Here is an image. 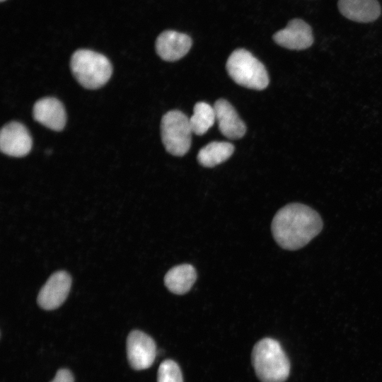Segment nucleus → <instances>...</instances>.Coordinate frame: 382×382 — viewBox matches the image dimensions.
<instances>
[{
	"mask_svg": "<svg viewBox=\"0 0 382 382\" xmlns=\"http://www.w3.org/2000/svg\"><path fill=\"white\" fill-rule=\"evenodd\" d=\"M320 214L308 205L293 202L279 209L271 224L272 236L283 249L296 250L306 245L322 231Z\"/></svg>",
	"mask_w": 382,
	"mask_h": 382,
	"instance_id": "nucleus-1",
	"label": "nucleus"
},
{
	"mask_svg": "<svg viewBox=\"0 0 382 382\" xmlns=\"http://www.w3.org/2000/svg\"><path fill=\"white\" fill-rule=\"evenodd\" d=\"M252 364L262 382H284L290 363L279 342L266 337L258 341L252 352Z\"/></svg>",
	"mask_w": 382,
	"mask_h": 382,
	"instance_id": "nucleus-2",
	"label": "nucleus"
},
{
	"mask_svg": "<svg viewBox=\"0 0 382 382\" xmlns=\"http://www.w3.org/2000/svg\"><path fill=\"white\" fill-rule=\"evenodd\" d=\"M70 67L77 81L88 89H96L105 85L112 71L111 63L105 56L83 49L72 54Z\"/></svg>",
	"mask_w": 382,
	"mask_h": 382,
	"instance_id": "nucleus-3",
	"label": "nucleus"
},
{
	"mask_svg": "<svg viewBox=\"0 0 382 382\" xmlns=\"http://www.w3.org/2000/svg\"><path fill=\"white\" fill-rule=\"evenodd\" d=\"M226 68L230 77L241 86L260 91L269 84L263 64L245 49L234 50L227 59Z\"/></svg>",
	"mask_w": 382,
	"mask_h": 382,
	"instance_id": "nucleus-4",
	"label": "nucleus"
},
{
	"mask_svg": "<svg viewBox=\"0 0 382 382\" xmlns=\"http://www.w3.org/2000/svg\"><path fill=\"white\" fill-rule=\"evenodd\" d=\"M161 139L166 150L176 156L186 154L191 146L192 130L190 119L181 111L170 110L162 117Z\"/></svg>",
	"mask_w": 382,
	"mask_h": 382,
	"instance_id": "nucleus-5",
	"label": "nucleus"
},
{
	"mask_svg": "<svg viewBox=\"0 0 382 382\" xmlns=\"http://www.w3.org/2000/svg\"><path fill=\"white\" fill-rule=\"evenodd\" d=\"M127 354L131 367L144 370L150 367L156 356L154 340L140 330L132 331L127 339Z\"/></svg>",
	"mask_w": 382,
	"mask_h": 382,
	"instance_id": "nucleus-6",
	"label": "nucleus"
},
{
	"mask_svg": "<svg viewBox=\"0 0 382 382\" xmlns=\"http://www.w3.org/2000/svg\"><path fill=\"white\" fill-rule=\"evenodd\" d=\"M71 286V277L68 272H54L40 290L37 299L38 305L47 311L57 308L66 300Z\"/></svg>",
	"mask_w": 382,
	"mask_h": 382,
	"instance_id": "nucleus-7",
	"label": "nucleus"
},
{
	"mask_svg": "<svg viewBox=\"0 0 382 382\" xmlns=\"http://www.w3.org/2000/svg\"><path fill=\"white\" fill-rule=\"evenodd\" d=\"M32 138L21 123L11 122L4 125L0 132V149L2 153L13 157L26 156L32 148Z\"/></svg>",
	"mask_w": 382,
	"mask_h": 382,
	"instance_id": "nucleus-8",
	"label": "nucleus"
},
{
	"mask_svg": "<svg viewBox=\"0 0 382 382\" xmlns=\"http://www.w3.org/2000/svg\"><path fill=\"white\" fill-rule=\"evenodd\" d=\"M274 42L286 49L302 50L313 45V35L311 26L299 18L291 20L286 26L275 33Z\"/></svg>",
	"mask_w": 382,
	"mask_h": 382,
	"instance_id": "nucleus-9",
	"label": "nucleus"
},
{
	"mask_svg": "<svg viewBox=\"0 0 382 382\" xmlns=\"http://www.w3.org/2000/svg\"><path fill=\"white\" fill-rule=\"evenodd\" d=\"M192 46V40L187 35L175 30L161 33L156 40L158 55L168 62L177 61L183 57Z\"/></svg>",
	"mask_w": 382,
	"mask_h": 382,
	"instance_id": "nucleus-10",
	"label": "nucleus"
},
{
	"mask_svg": "<svg viewBox=\"0 0 382 382\" xmlns=\"http://www.w3.org/2000/svg\"><path fill=\"white\" fill-rule=\"evenodd\" d=\"M33 115L35 120L54 131L63 129L66 121L62 103L52 97L38 100L33 106Z\"/></svg>",
	"mask_w": 382,
	"mask_h": 382,
	"instance_id": "nucleus-11",
	"label": "nucleus"
},
{
	"mask_svg": "<svg viewBox=\"0 0 382 382\" xmlns=\"http://www.w3.org/2000/svg\"><path fill=\"white\" fill-rule=\"evenodd\" d=\"M214 108L216 121L224 136L231 139H240L244 136L246 126L228 101L219 99L214 103Z\"/></svg>",
	"mask_w": 382,
	"mask_h": 382,
	"instance_id": "nucleus-12",
	"label": "nucleus"
},
{
	"mask_svg": "<svg viewBox=\"0 0 382 382\" xmlns=\"http://www.w3.org/2000/svg\"><path fill=\"white\" fill-rule=\"evenodd\" d=\"M340 12L347 18L358 23L376 21L381 14L377 0H338Z\"/></svg>",
	"mask_w": 382,
	"mask_h": 382,
	"instance_id": "nucleus-13",
	"label": "nucleus"
},
{
	"mask_svg": "<svg viewBox=\"0 0 382 382\" xmlns=\"http://www.w3.org/2000/svg\"><path fill=\"white\" fill-rule=\"evenodd\" d=\"M197 279L195 268L190 264L176 265L170 269L164 277L167 289L177 295L187 293Z\"/></svg>",
	"mask_w": 382,
	"mask_h": 382,
	"instance_id": "nucleus-14",
	"label": "nucleus"
},
{
	"mask_svg": "<svg viewBox=\"0 0 382 382\" xmlns=\"http://www.w3.org/2000/svg\"><path fill=\"white\" fill-rule=\"evenodd\" d=\"M234 151L233 145L227 141H212L202 148L197 154L200 165L214 167L231 157Z\"/></svg>",
	"mask_w": 382,
	"mask_h": 382,
	"instance_id": "nucleus-15",
	"label": "nucleus"
},
{
	"mask_svg": "<svg viewBox=\"0 0 382 382\" xmlns=\"http://www.w3.org/2000/svg\"><path fill=\"white\" fill-rule=\"evenodd\" d=\"M190 119L192 132L197 135L205 134L216 121L214 106L205 102L197 103L193 109V115Z\"/></svg>",
	"mask_w": 382,
	"mask_h": 382,
	"instance_id": "nucleus-16",
	"label": "nucleus"
},
{
	"mask_svg": "<svg viewBox=\"0 0 382 382\" xmlns=\"http://www.w3.org/2000/svg\"><path fill=\"white\" fill-rule=\"evenodd\" d=\"M157 382H183L178 364L171 359L163 361L158 369Z\"/></svg>",
	"mask_w": 382,
	"mask_h": 382,
	"instance_id": "nucleus-17",
	"label": "nucleus"
},
{
	"mask_svg": "<svg viewBox=\"0 0 382 382\" xmlns=\"http://www.w3.org/2000/svg\"><path fill=\"white\" fill-rule=\"evenodd\" d=\"M51 382H74L72 374L65 369H59Z\"/></svg>",
	"mask_w": 382,
	"mask_h": 382,
	"instance_id": "nucleus-18",
	"label": "nucleus"
},
{
	"mask_svg": "<svg viewBox=\"0 0 382 382\" xmlns=\"http://www.w3.org/2000/svg\"><path fill=\"white\" fill-rule=\"evenodd\" d=\"M1 1H5V0H1Z\"/></svg>",
	"mask_w": 382,
	"mask_h": 382,
	"instance_id": "nucleus-19",
	"label": "nucleus"
}]
</instances>
